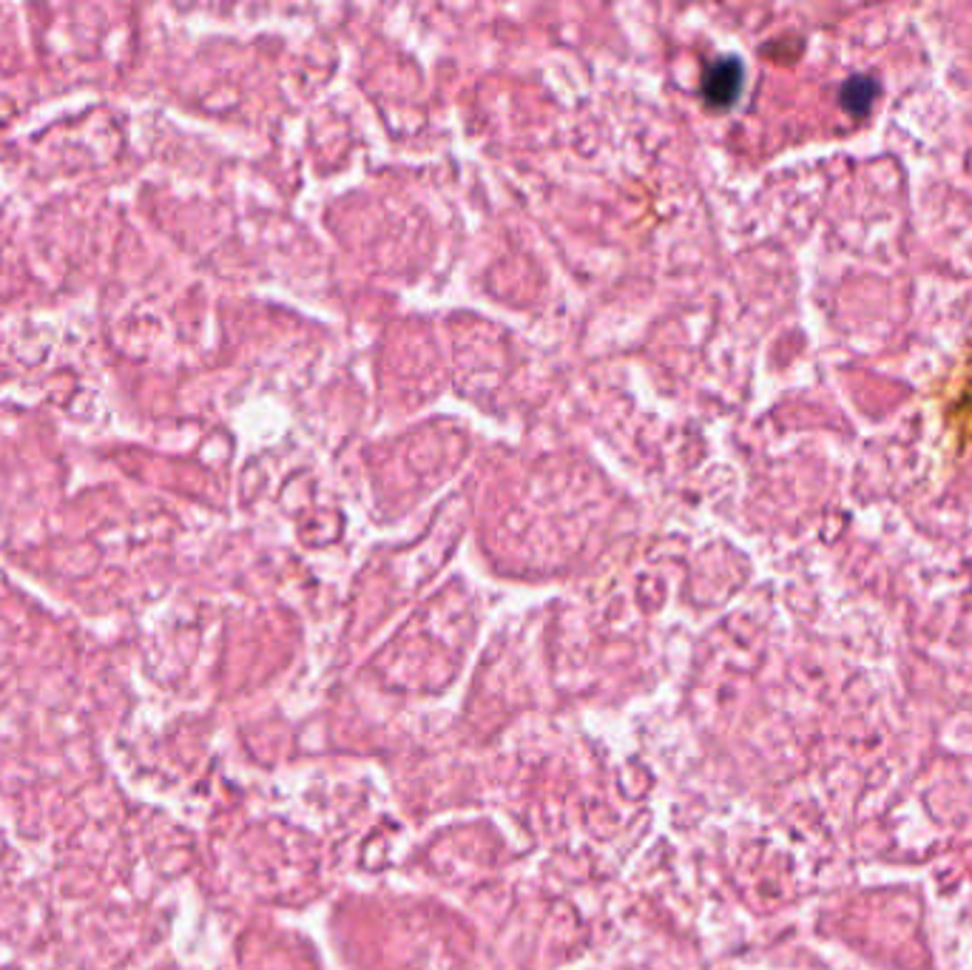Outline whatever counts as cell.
<instances>
[{"label":"cell","instance_id":"cell-2","mask_svg":"<svg viewBox=\"0 0 972 970\" xmlns=\"http://www.w3.org/2000/svg\"><path fill=\"white\" fill-rule=\"evenodd\" d=\"M875 94H879V84L873 77L856 75L842 86V106L853 114H865L875 100Z\"/></svg>","mask_w":972,"mask_h":970},{"label":"cell","instance_id":"cell-1","mask_svg":"<svg viewBox=\"0 0 972 970\" xmlns=\"http://www.w3.org/2000/svg\"><path fill=\"white\" fill-rule=\"evenodd\" d=\"M742 77H745V72H742L740 58L726 54V58L714 61L703 77L705 100L714 106H731L733 100L740 98Z\"/></svg>","mask_w":972,"mask_h":970}]
</instances>
